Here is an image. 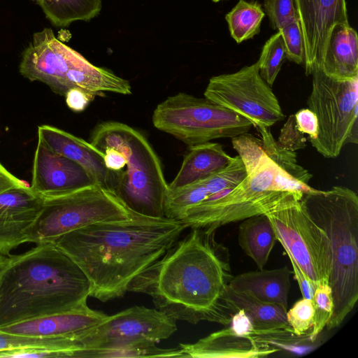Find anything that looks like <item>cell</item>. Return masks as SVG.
<instances>
[{
    "label": "cell",
    "mask_w": 358,
    "mask_h": 358,
    "mask_svg": "<svg viewBox=\"0 0 358 358\" xmlns=\"http://www.w3.org/2000/svg\"><path fill=\"white\" fill-rule=\"evenodd\" d=\"M285 59V45L278 30L266 41L257 61L260 76L270 87L274 83Z\"/></svg>",
    "instance_id": "30"
},
{
    "label": "cell",
    "mask_w": 358,
    "mask_h": 358,
    "mask_svg": "<svg viewBox=\"0 0 358 358\" xmlns=\"http://www.w3.org/2000/svg\"><path fill=\"white\" fill-rule=\"evenodd\" d=\"M8 261V257L0 254V278Z\"/></svg>",
    "instance_id": "43"
},
{
    "label": "cell",
    "mask_w": 358,
    "mask_h": 358,
    "mask_svg": "<svg viewBox=\"0 0 358 358\" xmlns=\"http://www.w3.org/2000/svg\"><path fill=\"white\" fill-rule=\"evenodd\" d=\"M307 105L317 119V134L310 140L326 158H336L348 143H358V78L338 80L315 68Z\"/></svg>",
    "instance_id": "9"
},
{
    "label": "cell",
    "mask_w": 358,
    "mask_h": 358,
    "mask_svg": "<svg viewBox=\"0 0 358 358\" xmlns=\"http://www.w3.org/2000/svg\"><path fill=\"white\" fill-rule=\"evenodd\" d=\"M107 315L87 304L64 313L0 327L3 333L76 339L78 336L101 322Z\"/></svg>",
    "instance_id": "18"
},
{
    "label": "cell",
    "mask_w": 358,
    "mask_h": 358,
    "mask_svg": "<svg viewBox=\"0 0 358 358\" xmlns=\"http://www.w3.org/2000/svg\"><path fill=\"white\" fill-rule=\"evenodd\" d=\"M261 136L263 150L280 169L299 182L308 185L313 175L297 162L296 154L287 150L276 141L268 128H257Z\"/></svg>",
    "instance_id": "29"
},
{
    "label": "cell",
    "mask_w": 358,
    "mask_h": 358,
    "mask_svg": "<svg viewBox=\"0 0 358 358\" xmlns=\"http://www.w3.org/2000/svg\"><path fill=\"white\" fill-rule=\"evenodd\" d=\"M247 177V171L239 155L220 170L199 180L206 187L209 196L224 189H234Z\"/></svg>",
    "instance_id": "31"
},
{
    "label": "cell",
    "mask_w": 358,
    "mask_h": 358,
    "mask_svg": "<svg viewBox=\"0 0 358 358\" xmlns=\"http://www.w3.org/2000/svg\"><path fill=\"white\" fill-rule=\"evenodd\" d=\"M247 177L228 194L220 191L187 209L179 221L190 228H217L264 214L290 193L310 189L280 169L264 151Z\"/></svg>",
    "instance_id": "6"
},
{
    "label": "cell",
    "mask_w": 358,
    "mask_h": 358,
    "mask_svg": "<svg viewBox=\"0 0 358 358\" xmlns=\"http://www.w3.org/2000/svg\"><path fill=\"white\" fill-rule=\"evenodd\" d=\"M231 159L220 143L207 142L189 146L179 171L168 185V191L181 188L211 175L227 166Z\"/></svg>",
    "instance_id": "22"
},
{
    "label": "cell",
    "mask_w": 358,
    "mask_h": 358,
    "mask_svg": "<svg viewBox=\"0 0 358 358\" xmlns=\"http://www.w3.org/2000/svg\"><path fill=\"white\" fill-rule=\"evenodd\" d=\"M215 235V230L192 228L138 274L128 292L150 296L157 309L176 321L227 326L233 313L223 296L233 275L229 250Z\"/></svg>",
    "instance_id": "1"
},
{
    "label": "cell",
    "mask_w": 358,
    "mask_h": 358,
    "mask_svg": "<svg viewBox=\"0 0 358 358\" xmlns=\"http://www.w3.org/2000/svg\"><path fill=\"white\" fill-rule=\"evenodd\" d=\"M357 34L349 23L334 25L318 69L338 80L358 78Z\"/></svg>",
    "instance_id": "21"
},
{
    "label": "cell",
    "mask_w": 358,
    "mask_h": 358,
    "mask_svg": "<svg viewBox=\"0 0 358 358\" xmlns=\"http://www.w3.org/2000/svg\"><path fill=\"white\" fill-rule=\"evenodd\" d=\"M29 187V185L12 174L0 162V193L13 189Z\"/></svg>",
    "instance_id": "42"
},
{
    "label": "cell",
    "mask_w": 358,
    "mask_h": 358,
    "mask_svg": "<svg viewBox=\"0 0 358 358\" xmlns=\"http://www.w3.org/2000/svg\"><path fill=\"white\" fill-rule=\"evenodd\" d=\"M203 96L245 117L257 129L269 128L285 118L276 96L259 75L257 62L211 77Z\"/></svg>",
    "instance_id": "11"
},
{
    "label": "cell",
    "mask_w": 358,
    "mask_h": 358,
    "mask_svg": "<svg viewBox=\"0 0 358 358\" xmlns=\"http://www.w3.org/2000/svg\"><path fill=\"white\" fill-rule=\"evenodd\" d=\"M42 9L55 26L66 27L76 21H89L97 16L102 0H31Z\"/></svg>",
    "instance_id": "25"
},
{
    "label": "cell",
    "mask_w": 358,
    "mask_h": 358,
    "mask_svg": "<svg viewBox=\"0 0 358 358\" xmlns=\"http://www.w3.org/2000/svg\"><path fill=\"white\" fill-rule=\"evenodd\" d=\"M305 49V73L319 68L330 33L337 24L349 23L345 0H294Z\"/></svg>",
    "instance_id": "14"
},
{
    "label": "cell",
    "mask_w": 358,
    "mask_h": 358,
    "mask_svg": "<svg viewBox=\"0 0 358 358\" xmlns=\"http://www.w3.org/2000/svg\"><path fill=\"white\" fill-rule=\"evenodd\" d=\"M37 133L38 140L48 148L76 162L95 183L115 192L117 185V173L106 167L103 152L90 142L47 124L39 126Z\"/></svg>",
    "instance_id": "17"
},
{
    "label": "cell",
    "mask_w": 358,
    "mask_h": 358,
    "mask_svg": "<svg viewBox=\"0 0 358 358\" xmlns=\"http://www.w3.org/2000/svg\"><path fill=\"white\" fill-rule=\"evenodd\" d=\"M185 357L192 358H257L278 351L256 342L251 336L236 333L229 325L194 343H180Z\"/></svg>",
    "instance_id": "19"
},
{
    "label": "cell",
    "mask_w": 358,
    "mask_h": 358,
    "mask_svg": "<svg viewBox=\"0 0 358 358\" xmlns=\"http://www.w3.org/2000/svg\"><path fill=\"white\" fill-rule=\"evenodd\" d=\"M73 357H185V355L180 348H161L155 343H136L83 348L75 351Z\"/></svg>",
    "instance_id": "26"
},
{
    "label": "cell",
    "mask_w": 358,
    "mask_h": 358,
    "mask_svg": "<svg viewBox=\"0 0 358 358\" xmlns=\"http://www.w3.org/2000/svg\"><path fill=\"white\" fill-rule=\"evenodd\" d=\"M303 134L297 129L294 115H292L281 129L278 142L284 148L294 152L306 147Z\"/></svg>",
    "instance_id": "36"
},
{
    "label": "cell",
    "mask_w": 358,
    "mask_h": 358,
    "mask_svg": "<svg viewBox=\"0 0 358 358\" xmlns=\"http://www.w3.org/2000/svg\"><path fill=\"white\" fill-rule=\"evenodd\" d=\"M43 202L29 187L0 193V254L9 257L12 250L28 243Z\"/></svg>",
    "instance_id": "16"
},
{
    "label": "cell",
    "mask_w": 358,
    "mask_h": 358,
    "mask_svg": "<svg viewBox=\"0 0 358 358\" xmlns=\"http://www.w3.org/2000/svg\"><path fill=\"white\" fill-rule=\"evenodd\" d=\"M292 273V271L287 266L259 269L233 276L228 286L234 291L287 310Z\"/></svg>",
    "instance_id": "20"
},
{
    "label": "cell",
    "mask_w": 358,
    "mask_h": 358,
    "mask_svg": "<svg viewBox=\"0 0 358 358\" xmlns=\"http://www.w3.org/2000/svg\"><path fill=\"white\" fill-rule=\"evenodd\" d=\"M297 129L309 136V141L315 139L317 134V119L309 108L300 109L294 115Z\"/></svg>",
    "instance_id": "37"
},
{
    "label": "cell",
    "mask_w": 358,
    "mask_h": 358,
    "mask_svg": "<svg viewBox=\"0 0 358 358\" xmlns=\"http://www.w3.org/2000/svg\"><path fill=\"white\" fill-rule=\"evenodd\" d=\"M43 200L28 243H53L65 234L92 224L125 220L138 215L114 192L96 183Z\"/></svg>",
    "instance_id": "7"
},
{
    "label": "cell",
    "mask_w": 358,
    "mask_h": 358,
    "mask_svg": "<svg viewBox=\"0 0 358 358\" xmlns=\"http://www.w3.org/2000/svg\"><path fill=\"white\" fill-rule=\"evenodd\" d=\"M224 301L231 313L243 309L250 318L255 330H269L288 326L287 310L278 305L266 303L229 286L224 294Z\"/></svg>",
    "instance_id": "24"
},
{
    "label": "cell",
    "mask_w": 358,
    "mask_h": 358,
    "mask_svg": "<svg viewBox=\"0 0 358 358\" xmlns=\"http://www.w3.org/2000/svg\"><path fill=\"white\" fill-rule=\"evenodd\" d=\"M301 201L331 243L332 268L329 285L334 310L326 327H338L358 299V196L351 189L334 186L304 193Z\"/></svg>",
    "instance_id": "4"
},
{
    "label": "cell",
    "mask_w": 358,
    "mask_h": 358,
    "mask_svg": "<svg viewBox=\"0 0 358 358\" xmlns=\"http://www.w3.org/2000/svg\"><path fill=\"white\" fill-rule=\"evenodd\" d=\"M96 95L78 88L70 89L65 94L67 106L75 112L84 110Z\"/></svg>",
    "instance_id": "38"
},
{
    "label": "cell",
    "mask_w": 358,
    "mask_h": 358,
    "mask_svg": "<svg viewBox=\"0 0 358 358\" xmlns=\"http://www.w3.org/2000/svg\"><path fill=\"white\" fill-rule=\"evenodd\" d=\"M80 56L59 41L52 29L45 27L33 34L22 52L19 71L30 81L41 82L53 92L65 96L67 74Z\"/></svg>",
    "instance_id": "13"
},
{
    "label": "cell",
    "mask_w": 358,
    "mask_h": 358,
    "mask_svg": "<svg viewBox=\"0 0 358 358\" xmlns=\"http://www.w3.org/2000/svg\"><path fill=\"white\" fill-rule=\"evenodd\" d=\"M187 228L178 220L137 215L87 225L53 243L87 275L90 296L106 302L124 296L132 280L160 259Z\"/></svg>",
    "instance_id": "2"
},
{
    "label": "cell",
    "mask_w": 358,
    "mask_h": 358,
    "mask_svg": "<svg viewBox=\"0 0 358 358\" xmlns=\"http://www.w3.org/2000/svg\"><path fill=\"white\" fill-rule=\"evenodd\" d=\"M212 1H213V2H215V3H217V2H219V1H222V0H212Z\"/></svg>",
    "instance_id": "44"
},
{
    "label": "cell",
    "mask_w": 358,
    "mask_h": 358,
    "mask_svg": "<svg viewBox=\"0 0 358 358\" xmlns=\"http://www.w3.org/2000/svg\"><path fill=\"white\" fill-rule=\"evenodd\" d=\"M228 325L236 333L244 336H251L255 330L250 318L243 309H239L232 314Z\"/></svg>",
    "instance_id": "40"
},
{
    "label": "cell",
    "mask_w": 358,
    "mask_h": 358,
    "mask_svg": "<svg viewBox=\"0 0 358 358\" xmlns=\"http://www.w3.org/2000/svg\"><path fill=\"white\" fill-rule=\"evenodd\" d=\"M177 329L176 320L162 311L136 306L107 315L75 340L78 350L136 343H158L171 337Z\"/></svg>",
    "instance_id": "12"
},
{
    "label": "cell",
    "mask_w": 358,
    "mask_h": 358,
    "mask_svg": "<svg viewBox=\"0 0 358 358\" xmlns=\"http://www.w3.org/2000/svg\"><path fill=\"white\" fill-rule=\"evenodd\" d=\"M312 301L315 311L310 338L312 341H316L333 313L334 301L330 285H319L315 289Z\"/></svg>",
    "instance_id": "32"
},
{
    "label": "cell",
    "mask_w": 358,
    "mask_h": 358,
    "mask_svg": "<svg viewBox=\"0 0 358 358\" xmlns=\"http://www.w3.org/2000/svg\"><path fill=\"white\" fill-rule=\"evenodd\" d=\"M265 16L262 6L256 1L239 0L225 15L231 36L237 43L253 38L260 31Z\"/></svg>",
    "instance_id": "27"
},
{
    "label": "cell",
    "mask_w": 358,
    "mask_h": 358,
    "mask_svg": "<svg viewBox=\"0 0 358 358\" xmlns=\"http://www.w3.org/2000/svg\"><path fill=\"white\" fill-rule=\"evenodd\" d=\"M301 197L290 193L264 214L285 253L317 287L329 284L332 268L331 243L325 231L306 210Z\"/></svg>",
    "instance_id": "10"
},
{
    "label": "cell",
    "mask_w": 358,
    "mask_h": 358,
    "mask_svg": "<svg viewBox=\"0 0 358 358\" xmlns=\"http://www.w3.org/2000/svg\"><path fill=\"white\" fill-rule=\"evenodd\" d=\"M310 331L302 335L296 334L288 325L269 330H254L251 334L257 343L267 345L279 351L303 355L311 351L316 346L315 342L310 338Z\"/></svg>",
    "instance_id": "28"
},
{
    "label": "cell",
    "mask_w": 358,
    "mask_h": 358,
    "mask_svg": "<svg viewBox=\"0 0 358 358\" xmlns=\"http://www.w3.org/2000/svg\"><path fill=\"white\" fill-rule=\"evenodd\" d=\"M263 8L273 29L279 30L286 23L298 19L294 0H264Z\"/></svg>",
    "instance_id": "35"
},
{
    "label": "cell",
    "mask_w": 358,
    "mask_h": 358,
    "mask_svg": "<svg viewBox=\"0 0 358 358\" xmlns=\"http://www.w3.org/2000/svg\"><path fill=\"white\" fill-rule=\"evenodd\" d=\"M314 306L313 301L302 298L286 313L289 326L299 335L310 331L313 323Z\"/></svg>",
    "instance_id": "34"
},
{
    "label": "cell",
    "mask_w": 358,
    "mask_h": 358,
    "mask_svg": "<svg viewBox=\"0 0 358 358\" xmlns=\"http://www.w3.org/2000/svg\"><path fill=\"white\" fill-rule=\"evenodd\" d=\"M288 257L293 268L292 272L299 284L303 298L312 300L317 287L300 268L294 259L291 256Z\"/></svg>",
    "instance_id": "39"
},
{
    "label": "cell",
    "mask_w": 358,
    "mask_h": 358,
    "mask_svg": "<svg viewBox=\"0 0 358 358\" xmlns=\"http://www.w3.org/2000/svg\"><path fill=\"white\" fill-rule=\"evenodd\" d=\"M90 282L53 243L10 255L0 278V327L87 304Z\"/></svg>",
    "instance_id": "3"
},
{
    "label": "cell",
    "mask_w": 358,
    "mask_h": 358,
    "mask_svg": "<svg viewBox=\"0 0 358 358\" xmlns=\"http://www.w3.org/2000/svg\"><path fill=\"white\" fill-rule=\"evenodd\" d=\"M103 155L106 167L113 172H119L124 167L127 160L125 155L113 148H106L101 151Z\"/></svg>",
    "instance_id": "41"
},
{
    "label": "cell",
    "mask_w": 358,
    "mask_h": 358,
    "mask_svg": "<svg viewBox=\"0 0 358 358\" xmlns=\"http://www.w3.org/2000/svg\"><path fill=\"white\" fill-rule=\"evenodd\" d=\"M95 183L71 159L48 148L38 140L31 170V191L42 199L59 196Z\"/></svg>",
    "instance_id": "15"
},
{
    "label": "cell",
    "mask_w": 358,
    "mask_h": 358,
    "mask_svg": "<svg viewBox=\"0 0 358 358\" xmlns=\"http://www.w3.org/2000/svg\"><path fill=\"white\" fill-rule=\"evenodd\" d=\"M280 31L285 49L286 59L296 64L305 62V49L299 19L284 24Z\"/></svg>",
    "instance_id": "33"
},
{
    "label": "cell",
    "mask_w": 358,
    "mask_h": 358,
    "mask_svg": "<svg viewBox=\"0 0 358 358\" xmlns=\"http://www.w3.org/2000/svg\"><path fill=\"white\" fill-rule=\"evenodd\" d=\"M90 143L99 151L113 148L125 155L126 169L115 172V193L131 210L145 217L166 218L168 184L159 157L142 133L122 122L106 121L94 127Z\"/></svg>",
    "instance_id": "5"
},
{
    "label": "cell",
    "mask_w": 358,
    "mask_h": 358,
    "mask_svg": "<svg viewBox=\"0 0 358 358\" xmlns=\"http://www.w3.org/2000/svg\"><path fill=\"white\" fill-rule=\"evenodd\" d=\"M238 243L243 252L263 269L275 243L271 223L264 213L243 220L238 227Z\"/></svg>",
    "instance_id": "23"
},
{
    "label": "cell",
    "mask_w": 358,
    "mask_h": 358,
    "mask_svg": "<svg viewBox=\"0 0 358 358\" xmlns=\"http://www.w3.org/2000/svg\"><path fill=\"white\" fill-rule=\"evenodd\" d=\"M154 127L189 146L248 133L252 123L206 98L178 92L159 103L152 114Z\"/></svg>",
    "instance_id": "8"
}]
</instances>
